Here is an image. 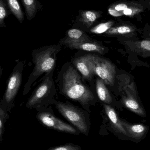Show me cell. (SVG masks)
<instances>
[{"label": "cell", "instance_id": "5", "mask_svg": "<svg viewBox=\"0 0 150 150\" xmlns=\"http://www.w3.org/2000/svg\"><path fill=\"white\" fill-rule=\"evenodd\" d=\"M59 112L80 131L87 135L88 127L83 115L77 108L68 104L58 102L56 105Z\"/></svg>", "mask_w": 150, "mask_h": 150}, {"label": "cell", "instance_id": "24", "mask_svg": "<svg viewBox=\"0 0 150 150\" xmlns=\"http://www.w3.org/2000/svg\"><path fill=\"white\" fill-rule=\"evenodd\" d=\"M2 74L3 69L1 67H0V78H1V76Z\"/></svg>", "mask_w": 150, "mask_h": 150}, {"label": "cell", "instance_id": "3", "mask_svg": "<svg viewBox=\"0 0 150 150\" xmlns=\"http://www.w3.org/2000/svg\"><path fill=\"white\" fill-rule=\"evenodd\" d=\"M23 69V62H18L7 81L6 90L0 101V106L8 112L15 107V99L22 84Z\"/></svg>", "mask_w": 150, "mask_h": 150}, {"label": "cell", "instance_id": "15", "mask_svg": "<svg viewBox=\"0 0 150 150\" xmlns=\"http://www.w3.org/2000/svg\"><path fill=\"white\" fill-rule=\"evenodd\" d=\"M128 44L133 47L134 52L144 56H150V39L129 41Z\"/></svg>", "mask_w": 150, "mask_h": 150}, {"label": "cell", "instance_id": "23", "mask_svg": "<svg viewBox=\"0 0 150 150\" xmlns=\"http://www.w3.org/2000/svg\"><path fill=\"white\" fill-rule=\"evenodd\" d=\"M141 1L146 8L150 10V0H141Z\"/></svg>", "mask_w": 150, "mask_h": 150}, {"label": "cell", "instance_id": "20", "mask_svg": "<svg viewBox=\"0 0 150 150\" xmlns=\"http://www.w3.org/2000/svg\"><path fill=\"white\" fill-rule=\"evenodd\" d=\"M115 22L112 20H110L105 23H101L94 26L91 29V32L94 34H100L105 33L111 27H112Z\"/></svg>", "mask_w": 150, "mask_h": 150}, {"label": "cell", "instance_id": "9", "mask_svg": "<svg viewBox=\"0 0 150 150\" xmlns=\"http://www.w3.org/2000/svg\"><path fill=\"white\" fill-rule=\"evenodd\" d=\"M137 31V27L130 22H128L112 26L105 33L110 36H133L135 34Z\"/></svg>", "mask_w": 150, "mask_h": 150}, {"label": "cell", "instance_id": "21", "mask_svg": "<svg viewBox=\"0 0 150 150\" xmlns=\"http://www.w3.org/2000/svg\"><path fill=\"white\" fill-rule=\"evenodd\" d=\"M7 15L6 6L2 0H0V26H4V20Z\"/></svg>", "mask_w": 150, "mask_h": 150}, {"label": "cell", "instance_id": "4", "mask_svg": "<svg viewBox=\"0 0 150 150\" xmlns=\"http://www.w3.org/2000/svg\"><path fill=\"white\" fill-rule=\"evenodd\" d=\"M89 66L93 74L98 75L104 83L109 85L114 84L115 66L109 61L97 55L87 54Z\"/></svg>", "mask_w": 150, "mask_h": 150}, {"label": "cell", "instance_id": "10", "mask_svg": "<svg viewBox=\"0 0 150 150\" xmlns=\"http://www.w3.org/2000/svg\"><path fill=\"white\" fill-rule=\"evenodd\" d=\"M104 108L106 115L115 131L129 137L128 135L123 127L121 121L119 119L115 110L110 106L107 105H104Z\"/></svg>", "mask_w": 150, "mask_h": 150}, {"label": "cell", "instance_id": "19", "mask_svg": "<svg viewBox=\"0 0 150 150\" xmlns=\"http://www.w3.org/2000/svg\"><path fill=\"white\" fill-rule=\"evenodd\" d=\"M7 1L13 15L18 19L20 23H23L24 18V14L17 0H7Z\"/></svg>", "mask_w": 150, "mask_h": 150}, {"label": "cell", "instance_id": "6", "mask_svg": "<svg viewBox=\"0 0 150 150\" xmlns=\"http://www.w3.org/2000/svg\"><path fill=\"white\" fill-rule=\"evenodd\" d=\"M37 118L43 125L55 130L69 134H76L77 131L69 124L56 118L50 113L42 112L38 114Z\"/></svg>", "mask_w": 150, "mask_h": 150}, {"label": "cell", "instance_id": "22", "mask_svg": "<svg viewBox=\"0 0 150 150\" xmlns=\"http://www.w3.org/2000/svg\"><path fill=\"white\" fill-rule=\"evenodd\" d=\"M48 150H81V149L78 145L69 144L62 146L54 147Z\"/></svg>", "mask_w": 150, "mask_h": 150}, {"label": "cell", "instance_id": "14", "mask_svg": "<svg viewBox=\"0 0 150 150\" xmlns=\"http://www.w3.org/2000/svg\"><path fill=\"white\" fill-rule=\"evenodd\" d=\"M122 103L127 109L133 112L142 117L146 116L145 110L142 106L130 95H128L127 97H123Z\"/></svg>", "mask_w": 150, "mask_h": 150}, {"label": "cell", "instance_id": "8", "mask_svg": "<svg viewBox=\"0 0 150 150\" xmlns=\"http://www.w3.org/2000/svg\"><path fill=\"white\" fill-rule=\"evenodd\" d=\"M121 121L129 137L135 140H141L146 135L148 132L149 127L143 124H132L123 120H121Z\"/></svg>", "mask_w": 150, "mask_h": 150}, {"label": "cell", "instance_id": "2", "mask_svg": "<svg viewBox=\"0 0 150 150\" xmlns=\"http://www.w3.org/2000/svg\"><path fill=\"white\" fill-rule=\"evenodd\" d=\"M55 51L54 47H49L46 50H34L32 52L33 61L35 67L23 91V95H26L30 91L33 82L42 74L50 72L55 65Z\"/></svg>", "mask_w": 150, "mask_h": 150}, {"label": "cell", "instance_id": "11", "mask_svg": "<svg viewBox=\"0 0 150 150\" xmlns=\"http://www.w3.org/2000/svg\"><path fill=\"white\" fill-rule=\"evenodd\" d=\"M75 66L84 78L90 79L94 74L88 63L87 55L77 58L74 61Z\"/></svg>", "mask_w": 150, "mask_h": 150}, {"label": "cell", "instance_id": "1", "mask_svg": "<svg viewBox=\"0 0 150 150\" xmlns=\"http://www.w3.org/2000/svg\"><path fill=\"white\" fill-rule=\"evenodd\" d=\"M62 92L69 98L83 105H86L94 99L92 93L83 83L77 71L71 67L63 75Z\"/></svg>", "mask_w": 150, "mask_h": 150}, {"label": "cell", "instance_id": "12", "mask_svg": "<svg viewBox=\"0 0 150 150\" xmlns=\"http://www.w3.org/2000/svg\"><path fill=\"white\" fill-rule=\"evenodd\" d=\"M88 40H89L88 37L83 31L78 29H73L68 31L67 38L65 40H63V43L69 45Z\"/></svg>", "mask_w": 150, "mask_h": 150}, {"label": "cell", "instance_id": "7", "mask_svg": "<svg viewBox=\"0 0 150 150\" xmlns=\"http://www.w3.org/2000/svg\"><path fill=\"white\" fill-rule=\"evenodd\" d=\"M51 81L48 78L33 92L28 100L26 104V108H32L37 107L47 94L51 87Z\"/></svg>", "mask_w": 150, "mask_h": 150}, {"label": "cell", "instance_id": "16", "mask_svg": "<svg viewBox=\"0 0 150 150\" xmlns=\"http://www.w3.org/2000/svg\"><path fill=\"white\" fill-rule=\"evenodd\" d=\"M96 88L98 97L101 101L106 104L112 103V100L111 94L102 79H97Z\"/></svg>", "mask_w": 150, "mask_h": 150}, {"label": "cell", "instance_id": "13", "mask_svg": "<svg viewBox=\"0 0 150 150\" xmlns=\"http://www.w3.org/2000/svg\"><path fill=\"white\" fill-rule=\"evenodd\" d=\"M69 47L73 49H79L88 52H94L103 54L105 48L96 42H91L90 40L68 45Z\"/></svg>", "mask_w": 150, "mask_h": 150}, {"label": "cell", "instance_id": "18", "mask_svg": "<svg viewBox=\"0 0 150 150\" xmlns=\"http://www.w3.org/2000/svg\"><path fill=\"white\" fill-rule=\"evenodd\" d=\"M25 8L27 19L30 20L34 17L37 11L36 0H22Z\"/></svg>", "mask_w": 150, "mask_h": 150}, {"label": "cell", "instance_id": "17", "mask_svg": "<svg viewBox=\"0 0 150 150\" xmlns=\"http://www.w3.org/2000/svg\"><path fill=\"white\" fill-rule=\"evenodd\" d=\"M102 12L100 11L93 10H86L82 11L80 14L79 20L85 25L87 27H90L93 24L100 18Z\"/></svg>", "mask_w": 150, "mask_h": 150}]
</instances>
